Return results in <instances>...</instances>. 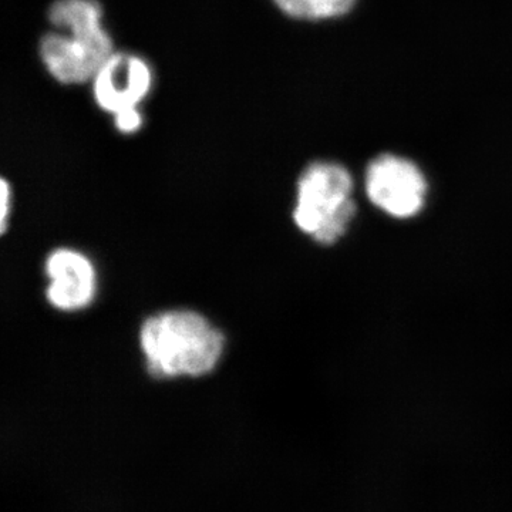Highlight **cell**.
<instances>
[{"mask_svg":"<svg viewBox=\"0 0 512 512\" xmlns=\"http://www.w3.org/2000/svg\"><path fill=\"white\" fill-rule=\"evenodd\" d=\"M52 32L40 39L46 72L64 86L92 83L114 52L99 0H55L47 12Z\"/></svg>","mask_w":512,"mask_h":512,"instance_id":"obj_1","label":"cell"},{"mask_svg":"<svg viewBox=\"0 0 512 512\" xmlns=\"http://www.w3.org/2000/svg\"><path fill=\"white\" fill-rule=\"evenodd\" d=\"M154 70L144 57L114 52L92 80L93 99L104 113L138 109L153 92Z\"/></svg>","mask_w":512,"mask_h":512,"instance_id":"obj_5","label":"cell"},{"mask_svg":"<svg viewBox=\"0 0 512 512\" xmlns=\"http://www.w3.org/2000/svg\"><path fill=\"white\" fill-rule=\"evenodd\" d=\"M352 191V175L342 165L326 161L308 165L298 181L295 224L319 244H335L355 217Z\"/></svg>","mask_w":512,"mask_h":512,"instance_id":"obj_3","label":"cell"},{"mask_svg":"<svg viewBox=\"0 0 512 512\" xmlns=\"http://www.w3.org/2000/svg\"><path fill=\"white\" fill-rule=\"evenodd\" d=\"M366 191L369 200L386 214L409 218L423 208L427 183L412 161L383 154L367 167Z\"/></svg>","mask_w":512,"mask_h":512,"instance_id":"obj_4","label":"cell"},{"mask_svg":"<svg viewBox=\"0 0 512 512\" xmlns=\"http://www.w3.org/2000/svg\"><path fill=\"white\" fill-rule=\"evenodd\" d=\"M10 204V188L8 181H2V212H0V220H2V232L6 229V220H8V211Z\"/></svg>","mask_w":512,"mask_h":512,"instance_id":"obj_9","label":"cell"},{"mask_svg":"<svg viewBox=\"0 0 512 512\" xmlns=\"http://www.w3.org/2000/svg\"><path fill=\"white\" fill-rule=\"evenodd\" d=\"M113 124L116 130L124 134V136H131V134L138 133L144 126V114L143 111H141V107L114 114Z\"/></svg>","mask_w":512,"mask_h":512,"instance_id":"obj_8","label":"cell"},{"mask_svg":"<svg viewBox=\"0 0 512 512\" xmlns=\"http://www.w3.org/2000/svg\"><path fill=\"white\" fill-rule=\"evenodd\" d=\"M140 345L154 377H200L217 367L225 338L201 313L167 311L143 323Z\"/></svg>","mask_w":512,"mask_h":512,"instance_id":"obj_2","label":"cell"},{"mask_svg":"<svg viewBox=\"0 0 512 512\" xmlns=\"http://www.w3.org/2000/svg\"><path fill=\"white\" fill-rule=\"evenodd\" d=\"M50 284L47 301L59 311H80L96 295V271L89 259L73 249H57L46 261Z\"/></svg>","mask_w":512,"mask_h":512,"instance_id":"obj_6","label":"cell"},{"mask_svg":"<svg viewBox=\"0 0 512 512\" xmlns=\"http://www.w3.org/2000/svg\"><path fill=\"white\" fill-rule=\"evenodd\" d=\"M357 0H272L288 18L303 22H322L348 15Z\"/></svg>","mask_w":512,"mask_h":512,"instance_id":"obj_7","label":"cell"}]
</instances>
